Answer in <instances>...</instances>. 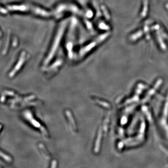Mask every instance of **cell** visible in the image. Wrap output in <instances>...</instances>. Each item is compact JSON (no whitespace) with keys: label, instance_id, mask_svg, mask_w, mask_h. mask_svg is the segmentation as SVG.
<instances>
[{"label":"cell","instance_id":"1","mask_svg":"<svg viewBox=\"0 0 168 168\" xmlns=\"http://www.w3.org/2000/svg\"><path fill=\"white\" fill-rule=\"evenodd\" d=\"M109 36V33H105L101 35L97 38L95 39L93 41L90 42L89 44L82 48L79 51L78 54V58L82 59L85 57L90 51L92 50L93 48H95L98 44H100L101 42L105 40L107 37Z\"/></svg>","mask_w":168,"mask_h":168},{"label":"cell","instance_id":"2","mask_svg":"<svg viewBox=\"0 0 168 168\" xmlns=\"http://www.w3.org/2000/svg\"><path fill=\"white\" fill-rule=\"evenodd\" d=\"M65 27H66L65 23L63 24L61 26H60V27H59L58 33L56 35V37L54 42H53V44L52 45L50 50L49 51V53L48 54L45 60L46 62H48L49 61H50V59H51L52 57H53V55L56 50H57V48L59 46V42H60V40L61 39L63 33L65 29Z\"/></svg>","mask_w":168,"mask_h":168}]
</instances>
